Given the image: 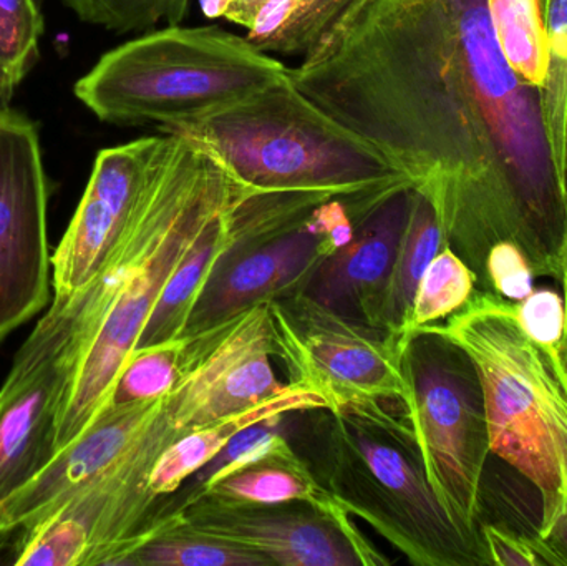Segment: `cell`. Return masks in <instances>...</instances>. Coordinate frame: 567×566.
<instances>
[{"instance_id":"obj_1","label":"cell","mask_w":567,"mask_h":566,"mask_svg":"<svg viewBox=\"0 0 567 566\" xmlns=\"http://www.w3.org/2000/svg\"><path fill=\"white\" fill-rule=\"evenodd\" d=\"M289 75L432 203L480 286L503 239L561 282L566 183L542 92L506 63L486 0H367Z\"/></svg>"},{"instance_id":"obj_2","label":"cell","mask_w":567,"mask_h":566,"mask_svg":"<svg viewBox=\"0 0 567 566\" xmlns=\"http://www.w3.org/2000/svg\"><path fill=\"white\" fill-rule=\"evenodd\" d=\"M158 132L208 153L249 188L346 199L353 219L412 185L375 146L303 95L290 75L251 99Z\"/></svg>"},{"instance_id":"obj_3","label":"cell","mask_w":567,"mask_h":566,"mask_svg":"<svg viewBox=\"0 0 567 566\" xmlns=\"http://www.w3.org/2000/svg\"><path fill=\"white\" fill-rule=\"evenodd\" d=\"M422 329L455 342L475 362L492 454L536 488L539 535L548 537L567 512L565 362L526 336L515 302L485 289L445 321Z\"/></svg>"},{"instance_id":"obj_4","label":"cell","mask_w":567,"mask_h":566,"mask_svg":"<svg viewBox=\"0 0 567 566\" xmlns=\"http://www.w3.org/2000/svg\"><path fill=\"white\" fill-rule=\"evenodd\" d=\"M329 415L327 488L416 566L492 565L483 542L463 534L433 492L402 402L350 404Z\"/></svg>"},{"instance_id":"obj_5","label":"cell","mask_w":567,"mask_h":566,"mask_svg":"<svg viewBox=\"0 0 567 566\" xmlns=\"http://www.w3.org/2000/svg\"><path fill=\"white\" fill-rule=\"evenodd\" d=\"M289 79V66L216 25H166L122 43L76 80V99L105 123L192 122Z\"/></svg>"},{"instance_id":"obj_6","label":"cell","mask_w":567,"mask_h":566,"mask_svg":"<svg viewBox=\"0 0 567 566\" xmlns=\"http://www.w3.org/2000/svg\"><path fill=\"white\" fill-rule=\"evenodd\" d=\"M406 338L403 364L412 389L406 412L426 478L456 527L483 542L482 485L492 447L478 369L436 332L420 329Z\"/></svg>"},{"instance_id":"obj_7","label":"cell","mask_w":567,"mask_h":566,"mask_svg":"<svg viewBox=\"0 0 567 566\" xmlns=\"http://www.w3.org/2000/svg\"><path fill=\"white\" fill-rule=\"evenodd\" d=\"M251 192L252 188L233 178L219 163L165 241L118 282L115 296L80 356L56 425V452L82 435L105 408L116 375L135 351L163 289L195 248L206 226Z\"/></svg>"},{"instance_id":"obj_8","label":"cell","mask_w":567,"mask_h":566,"mask_svg":"<svg viewBox=\"0 0 567 566\" xmlns=\"http://www.w3.org/2000/svg\"><path fill=\"white\" fill-rule=\"evenodd\" d=\"M269 325L289 382L319 392L329 411L363 402L409 405L405 335L333 311L302 289L269 301Z\"/></svg>"},{"instance_id":"obj_9","label":"cell","mask_w":567,"mask_h":566,"mask_svg":"<svg viewBox=\"0 0 567 566\" xmlns=\"http://www.w3.org/2000/svg\"><path fill=\"white\" fill-rule=\"evenodd\" d=\"M89 289L55 296L0 388V507L56 455L60 412L92 322Z\"/></svg>"},{"instance_id":"obj_10","label":"cell","mask_w":567,"mask_h":566,"mask_svg":"<svg viewBox=\"0 0 567 566\" xmlns=\"http://www.w3.org/2000/svg\"><path fill=\"white\" fill-rule=\"evenodd\" d=\"M153 524L239 545L265 555L272 565H390L349 512L330 514L300 502L249 505L185 495L175 508L162 507Z\"/></svg>"},{"instance_id":"obj_11","label":"cell","mask_w":567,"mask_h":566,"mask_svg":"<svg viewBox=\"0 0 567 566\" xmlns=\"http://www.w3.org/2000/svg\"><path fill=\"white\" fill-rule=\"evenodd\" d=\"M47 203L39 130L0 105V342L52 302Z\"/></svg>"},{"instance_id":"obj_12","label":"cell","mask_w":567,"mask_h":566,"mask_svg":"<svg viewBox=\"0 0 567 566\" xmlns=\"http://www.w3.org/2000/svg\"><path fill=\"white\" fill-rule=\"evenodd\" d=\"M192 354L166 395L165 418L179 435L271 401L290 388L276 375L269 301L192 332Z\"/></svg>"},{"instance_id":"obj_13","label":"cell","mask_w":567,"mask_h":566,"mask_svg":"<svg viewBox=\"0 0 567 566\" xmlns=\"http://www.w3.org/2000/svg\"><path fill=\"white\" fill-rule=\"evenodd\" d=\"M175 136H145L102 150L69 228L52 255L53 295L83 291L125 235Z\"/></svg>"},{"instance_id":"obj_14","label":"cell","mask_w":567,"mask_h":566,"mask_svg":"<svg viewBox=\"0 0 567 566\" xmlns=\"http://www.w3.org/2000/svg\"><path fill=\"white\" fill-rule=\"evenodd\" d=\"M165 398L106 408L75 441L0 507V544L29 531L62 507L73 495L115 469L165 408Z\"/></svg>"},{"instance_id":"obj_15","label":"cell","mask_w":567,"mask_h":566,"mask_svg":"<svg viewBox=\"0 0 567 566\" xmlns=\"http://www.w3.org/2000/svg\"><path fill=\"white\" fill-rule=\"evenodd\" d=\"M306 219L231 256L199 295L185 335L219 325L258 302L302 289L327 259L322 238L307 228Z\"/></svg>"},{"instance_id":"obj_16","label":"cell","mask_w":567,"mask_h":566,"mask_svg":"<svg viewBox=\"0 0 567 566\" xmlns=\"http://www.w3.org/2000/svg\"><path fill=\"white\" fill-rule=\"evenodd\" d=\"M412 192V185L399 186L355 219L352 241L323 259L302 291L333 311L372 325L405 231Z\"/></svg>"},{"instance_id":"obj_17","label":"cell","mask_w":567,"mask_h":566,"mask_svg":"<svg viewBox=\"0 0 567 566\" xmlns=\"http://www.w3.org/2000/svg\"><path fill=\"white\" fill-rule=\"evenodd\" d=\"M309 411H329V402L309 385L290 382V388L271 401L188 432L159 455L150 474V494L159 501L182 491L186 481L206 467L223 449L228 447L236 435L252 425Z\"/></svg>"},{"instance_id":"obj_18","label":"cell","mask_w":567,"mask_h":566,"mask_svg":"<svg viewBox=\"0 0 567 566\" xmlns=\"http://www.w3.org/2000/svg\"><path fill=\"white\" fill-rule=\"evenodd\" d=\"M186 495H206L219 501L249 505L300 502L330 514L346 511L336 495L323 487L322 482L310 472L306 461L293 452L289 442L272 454L225 477L199 485L193 491L188 488Z\"/></svg>"},{"instance_id":"obj_19","label":"cell","mask_w":567,"mask_h":566,"mask_svg":"<svg viewBox=\"0 0 567 566\" xmlns=\"http://www.w3.org/2000/svg\"><path fill=\"white\" fill-rule=\"evenodd\" d=\"M445 245V236L432 203L413 189L405 231L400 239L385 289L380 296L373 326L405 335L420 279Z\"/></svg>"},{"instance_id":"obj_20","label":"cell","mask_w":567,"mask_h":566,"mask_svg":"<svg viewBox=\"0 0 567 566\" xmlns=\"http://www.w3.org/2000/svg\"><path fill=\"white\" fill-rule=\"evenodd\" d=\"M367 0H275L248 32L265 52L300 53L316 49L346 17Z\"/></svg>"},{"instance_id":"obj_21","label":"cell","mask_w":567,"mask_h":566,"mask_svg":"<svg viewBox=\"0 0 567 566\" xmlns=\"http://www.w3.org/2000/svg\"><path fill=\"white\" fill-rule=\"evenodd\" d=\"M265 555L205 535L152 524L113 566H271Z\"/></svg>"},{"instance_id":"obj_22","label":"cell","mask_w":567,"mask_h":566,"mask_svg":"<svg viewBox=\"0 0 567 566\" xmlns=\"http://www.w3.org/2000/svg\"><path fill=\"white\" fill-rule=\"evenodd\" d=\"M486 9L506 63L523 82L542 92L549 70L542 0H486Z\"/></svg>"},{"instance_id":"obj_23","label":"cell","mask_w":567,"mask_h":566,"mask_svg":"<svg viewBox=\"0 0 567 566\" xmlns=\"http://www.w3.org/2000/svg\"><path fill=\"white\" fill-rule=\"evenodd\" d=\"M192 335L135 349L116 375L106 408L155 401L178 385L192 354Z\"/></svg>"},{"instance_id":"obj_24","label":"cell","mask_w":567,"mask_h":566,"mask_svg":"<svg viewBox=\"0 0 567 566\" xmlns=\"http://www.w3.org/2000/svg\"><path fill=\"white\" fill-rule=\"evenodd\" d=\"M476 285L475 271L450 246H443L420 279L405 336L458 312L475 295Z\"/></svg>"},{"instance_id":"obj_25","label":"cell","mask_w":567,"mask_h":566,"mask_svg":"<svg viewBox=\"0 0 567 566\" xmlns=\"http://www.w3.org/2000/svg\"><path fill=\"white\" fill-rule=\"evenodd\" d=\"M549 42L548 79L542 89L546 136L559 176H567V0H542ZM567 188V183H566Z\"/></svg>"},{"instance_id":"obj_26","label":"cell","mask_w":567,"mask_h":566,"mask_svg":"<svg viewBox=\"0 0 567 566\" xmlns=\"http://www.w3.org/2000/svg\"><path fill=\"white\" fill-rule=\"evenodd\" d=\"M43 17L37 0H0V105L39 62Z\"/></svg>"},{"instance_id":"obj_27","label":"cell","mask_w":567,"mask_h":566,"mask_svg":"<svg viewBox=\"0 0 567 566\" xmlns=\"http://www.w3.org/2000/svg\"><path fill=\"white\" fill-rule=\"evenodd\" d=\"M83 22L115 33L145 32L158 23L182 25L192 0H63Z\"/></svg>"},{"instance_id":"obj_28","label":"cell","mask_w":567,"mask_h":566,"mask_svg":"<svg viewBox=\"0 0 567 566\" xmlns=\"http://www.w3.org/2000/svg\"><path fill=\"white\" fill-rule=\"evenodd\" d=\"M515 308L526 336L565 362L566 306L563 295L551 288H535L528 298L516 302Z\"/></svg>"},{"instance_id":"obj_29","label":"cell","mask_w":567,"mask_h":566,"mask_svg":"<svg viewBox=\"0 0 567 566\" xmlns=\"http://www.w3.org/2000/svg\"><path fill=\"white\" fill-rule=\"evenodd\" d=\"M535 269L522 246L503 239L489 248L482 288L509 302H519L535 291Z\"/></svg>"},{"instance_id":"obj_30","label":"cell","mask_w":567,"mask_h":566,"mask_svg":"<svg viewBox=\"0 0 567 566\" xmlns=\"http://www.w3.org/2000/svg\"><path fill=\"white\" fill-rule=\"evenodd\" d=\"M483 544L489 562L498 566H565L546 538L496 524H482Z\"/></svg>"},{"instance_id":"obj_31","label":"cell","mask_w":567,"mask_h":566,"mask_svg":"<svg viewBox=\"0 0 567 566\" xmlns=\"http://www.w3.org/2000/svg\"><path fill=\"white\" fill-rule=\"evenodd\" d=\"M546 541L551 544V547L555 548L556 554L561 557L563 564L567 566V512L556 522L555 527H553L551 534L546 537Z\"/></svg>"},{"instance_id":"obj_32","label":"cell","mask_w":567,"mask_h":566,"mask_svg":"<svg viewBox=\"0 0 567 566\" xmlns=\"http://www.w3.org/2000/svg\"><path fill=\"white\" fill-rule=\"evenodd\" d=\"M199 6L208 19H225L231 0H199Z\"/></svg>"},{"instance_id":"obj_33","label":"cell","mask_w":567,"mask_h":566,"mask_svg":"<svg viewBox=\"0 0 567 566\" xmlns=\"http://www.w3.org/2000/svg\"><path fill=\"white\" fill-rule=\"evenodd\" d=\"M561 286H563V298H565V306H566V338H565V348H563V358H565V366L567 369V266L565 276H563L561 279Z\"/></svg>"},{"instance_id":"obj_34","label":"cell","mask_w":567,"mask_h":566,"mask_svg":"<svg viewBox=\"0 0 567 566\" xmlns=\"http://www.w3.org/2000/svg\"><path fill=\"white\" fill-rule=\"evenodd\" d=\"M37 2L42 3V2H43V0H37Z\"/></svg>"},{"instance_id":"obj_35","label":"cell","mask_w":567,"mask_h":566,"mask_svg":"<svg viewBox=\"0 0 567 566\" xmlns=\"http://www.w3.org/2000/svg\"><path fill=\"white\" fill-rule=\"evenodd\" d=\"M566 183H567V176H566Z\"/></svg>"}]
</instances>
